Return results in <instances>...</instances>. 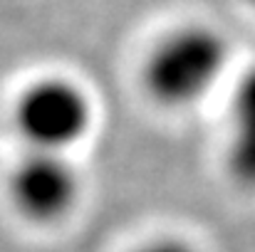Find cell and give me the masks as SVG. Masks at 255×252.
<instances>
[{
  "instance_id": "cell-1",
  "label": "cell",
  "mask_w": 255,
  "mask_h": 252,
  "mask_svg": "<svg viewBox=\"0 0 255 252\" xmlns=\"http://www.w3.org/2000/svg\"><path fill=\"white\" fill-rule=\"evenodd\" d=\"M231 67V45L206 22L164 32L141 62V86L161 109H191L218 89Z\"/></svg>"
},
{
  "instance_id": "cell-2",
  "label": "cell",
  "mask_w": 255,
  "mask_h": 252,
  "mask_svg": "<svg viewBox=\"0 0 255 252\" xmlns=\"http://www.w3.org/2000/svg\"><path fill=\"white\" fill-rule=\"evenodd\" d=\"M12 126L32 151L70 154L94 126V99L67 75H40L17 91Z\"/></svg>"
},
{
  "instance_id": "cell-3",
  "label": "cell",
  "mask_w": 255,
  "mask_h": 252,
  "mask_svg": "<svg viewBox=\"0 0 255 252\" xmlns=\"http://www.w3.org/2000/svg\"><path fill=\"white\" fill-rule=\"evenodd\" d=\"M5 190L10 205L27 223L52 225L75 210L82 195V175L70 154L27 149L10 168Z\"/></svg>"
},
{
  "instance_id": "cell-4",
  "label": "cell",
  "mask_w": 255,
  "mask_h": 252,
  "mask_svg": "<svg viewBox=\"0 0 255 252\" xmlns=\"http://www.w3.org/2000/svg\"><path fill=\"white\" fill-rule=\"evenodd\" d=\"M226 164L238 185L255 190V65L233 84Z\"/></svg>"
},
{
  "instance_id": "cell-5",
  "label": "cell",
  "mask_w": 255,
  "mask_h": 252,
  "mask_svg": "<svg viewBox=\"0 0 255 252\" xmlns=\"http://www.w3.org/2000/svg\"><path fill=\"white\" fill-rule=\"evenodd\" d=\"M129 252H201L193 243H188L186 238L178 235H156L151 240L139 243L134 250Z\"/></svg>"
},
{
  "instance_id": "cell-6",
  "label": "cell",
  "mask_w": 255,
  "mask_h": 252,
  "mask_svg": "<svg viewBox=\"0 0 255 252\" xmlns=\"http://www.w3.org/2000/svg\"><path fill=\"white\" fill-rule=\"evenodd\" d=\"M253 5H255V0H253Z\"/></svg>"
}]
</instances>
